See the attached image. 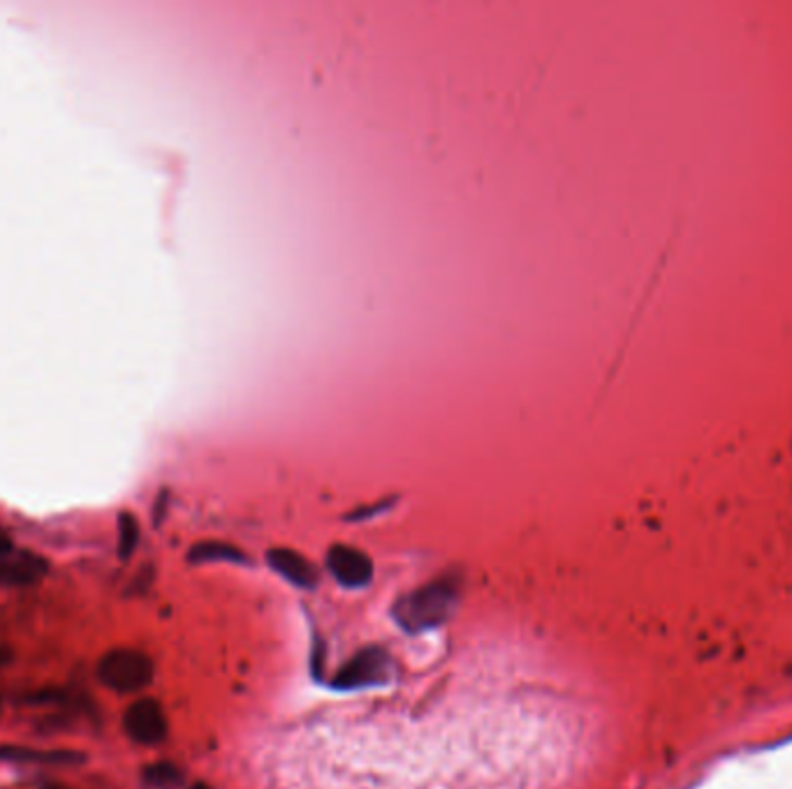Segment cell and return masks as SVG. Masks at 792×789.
<instances>
[{
  "label": "cell",
  "instance_id": "52a82bcc",
  "mask_svg": "<svg viewBox=\"0 0 792 789\" xmlns=\"http://www.w3.org/2000/svg\"><path fill=\"white\" fill-rule=\"evenodd\" d=\"M49 572L45 558L22 551L0 558V586H33Z\"/></svg>",
  "mask_w": 792,
  "mask_h": 789
},
{
  "label": "cell",
  "instance_id": "9c48e42d",
  "mask_svg": "<svg viewBox=\"0 0 792 789\" xmlns=\"http://www.w3.org/2000/svg\"><path fill=\"white\" fill-rule=\"evenodd\" d=\"M188 560L192 565L216 563V560H225V563H249V556L235 545H227V542H200V545L188 551Z\"/></svg>",
  "mask_w": 792,
  "mask_h": 789
},
{
  "label": "cell",
  "instance_id": "4fadbf2b",
  "mask_svg": "<svg viewBox=\"0 0 792 789\" xmlns=\"http://www.w3.org/2000/svg\"><path fill=\"white\" fill-rule=\"evenodd\" d=\"M10 660H12L10 651H5V648H0V667H3V664H8Z\"/></svg>",
  "mask_w": 792,
  "mask_h": 789
},
{
  "label": "cell",
  "instance_id": "3957f363",
  "mask_svg": "<svg viewBox=\"0 0 792 789\" xmlns=\"http://www.w3.org/2000/svg\"><path fill=\"white\" fill-rule=\"evenodd\" d=\"M394 664L382 648H364V651L352 656L331 680L334 690H364L385 686L392 680Z\"/></svg>",
  "mask_w": 792,
  "mask_h": 789
},
{
  "label": "cell",
  "instance_id": "277c9868",
  "mask_svg": "<svg viewBox=\"0 0 792 789\" xmlns=\"http://www.w3.org/2000/svg\"><path fill=\"white\" fill-rule=\"evenodd\" d=\"M123 729L135 743L155 746L165 741L167 717L155 699H139L123 715Z\"/></svg>",
  "mask_w": 792,
  "mask_h": 789
},
{
  "label": "cell",
  "instance_id": "7c38bea8",
  "mask_svg": "<svg viewBox=\"0 0 792 789\" xmlns=\"http://www.w3.org/2000/svg\"><path fill=\"white\" fill-rule=\"evenodd\" d=\"M10 553H14V545H12L10 535L3 529H0V558H5Z\"/></svg>",
  "mask_w": 792,
  "mask_h": 789
},
{
  "label": "cell",
  "instance_id": "6da1fadb",
  "mask_svg": "<svg viewBox=\"0 0 792 789\" xmlns=\"http://www.w3.org/2000/svg\"><path fill=\"white\" fill-rule=\"evenodd\" d=\"M460 600V584L452 576L436 578V582L422 586L394 602V621L406 633H425L443 625Z\"/></svg>",
  "mask_w": 792,
  "mask_h": 789
},
{
  "label": "cell",
  "instance_id": "7a4b0ae2",
  "mask_svg": "<svg viewBox=\"0 0 792 789\" xmlns=\"http://www.w3.org/2000/svg\"><path fill=\"white\" fill-rule=\"evenodd\" d=\"M98 678L102 686L114 692L133 695L151 686L153 660L133 648H114L98 664Z\"/></svg>",
  "mask_w": 792,
  "mask_h": 789
},
{
  "label": "cell",
  "instance_id": "5b68a950",
  "mask_svg": "<svg viewBox=\"0 0 792 789\" xmlns=\"http://www.w3.org/2000/svg\"><path fill=\"white\" fill-rule=\"evenodd\" d=\"M327 568L345 588H362L374 578V560L348 545H334L327 551Z\"/></svg>",
  "mask_w": 792,
  "mask_h": 789
},
{
  "label": "cell",
  "instance_id": "8fae6325",
  "mask_svg": "<svg viewBox=\"0 0 792 789\" xmlns=\"http://www.w3.org/2000/svg\"><path fill=\"white\" fill-rule=\"evenodd\" d=\"M139 542V523L130 512H123L118 517V556L128 560Z\"/></svg>",
  "mask_w": 792,
  "mask_h": 789
},
{
  "label": "cell",
  "instance_id": "ba28073f",
  "mask_svg": "<svg viewBox=\"0 0 792 789\" xmlns=\"http://www.w3.org/2000/svg\"><path fill=\"white\" fill-rule=\"evenodd\" d=\"M0 760L75 766V764L86 762V755H81V752H75V750H33V748H20V746H0Z\"/></svg>",
  "mask_w": 792,
  "mask_h": 789
},
{
  "label": "cell",
  "instance_id": "8992f818",
  "mask_svg": "<svg viewBox=\"0 0 792 789\" xmlns=\"http://www.w3.org/2000/svg\"><path fill=\"white\" fill-rule=\"evenodd\" d=\"M267 563L269 568L280 574L284 578L297 588H315L318 584V568H315L306 556H302L294 549H286V547H276L267 553Z\"/></svg>",
  "mask_w": 792,
  "mask_h": 789
},
{
  "label": "cell",
  "instance_id": "5bb4252c",
  "mask_svg": "<svg viewBox=\"0 0 792 789\" xmlns=\"http://www.w3.org/2000/svg\"><path fill=\"white\" fill-rule=\"evenodd\" d=\"M190 789H209V787H206V785H204V782H196V785H192V787H190Z\"/></svg>",
  "mask_w": 792,
  "mask_h": 789
},
{
  "label": "cell",
  "instance_id": "30bf717a",
  "mask_svg": "<svg viewBox=\"0 0 792 789\" xmlns=\"http://www.w3.org/2000/svg\"><path fill=\"white\" fill-rule=\"evenodd\" d=\"M144 782L153 789H176L184 785V774L172 762H155L144 768Z\"/></svg>",
  "mask_w": 792,
  "mask_h": 789
}]
</instances>
